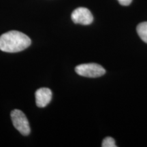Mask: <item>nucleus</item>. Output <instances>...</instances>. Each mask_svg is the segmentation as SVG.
I'll list each match as a JSON object with an SVG mask.
<instances>
[{"instance_id":"f257e3e1","label":"nucleus","mask_w":147,"mask_h":147,"mask_svg":"<svg viewBox=\"0 0 147 147\" xmlns=\"http://www.w3.org/2000/svg\"><path fill=\"white\" fill-rule=\"evenodd\" d=\"M32 44L27 35L18 31H10L0 36V50L5 53L24 51Z\"/></svg>"},{"instance_id":"f03ea898","label":"nucleus","mask_w":147,"mask_h":147,"mask_svg":"<svg viewBox=\"0 0 147 147\" xmlns=\"http://www.w3.org/2000/svg\"><path fill=\"white\" fill-rule=\"evenodd\" d=\"M75 71L80 76L87 78H97L105 74L106 70L97 63H84L77 65Z\"/></svg>"},{"instance_id":"7ed1b4c3","label":"nucleus","mask_w":147,"mask_h":147,"mask_svg":"<svg viewBox=\"0 0 147 147\" xmlns=\"http://www.w3.org/2000/svg\"><path fill=\"white\" fill-rule=\"evenodd\" d=\"M11 119L16 129L23 136H28L31 132L28 119L21 110H13L11 112Z\"/></svg>"},{"instance_id":"20e7f679","label":"nucleus","mask_w":147,"mask_h":147,"mask_svg":"<svg viewBox=\"0 0 147 147\" xmlns=\"http://www.w3.org/2000/svg\"><path fill=\"white\" fill-rule=\"evenodd\" d=\"M72 21L76 24L88 25L93 21V16L89 9L80 7L72 12L71 15Z\"/></svg>"},{"instance_id":"39448f33","label":"nucleus","mask_w":147,"mask_h":147,"mask_svg":"<svg viewBox=\"0 0 147 147\" xmlns=\"http://www.w3.org/2000/svg\"><path fill=\"white\" fill-rule=\"evenodd\" d=\"M52 91L48 88H40L36 91V102L38 107L45 108L49 103L52 99Z\"/></svg>"},{"instance_id":"423d86ee","label":"nucleus","mask_w":147,"mask_h":147,"mask_svg":"<svg viewBox=\"0 0 147 147\" xmlns=\"http://www.w3.org/2000/svg\"><path fill=\"white\" fill-rule=\"evenodd\" d=\"M136 30L140 38L147 43V22L140 23L137 26Z\"/></svg>"},{"instance_id":"0eeeda50","label":"nucleus","mask_w":147,"mask_h":147,"mask_svg":"<svg viewBox=\"0 0 147 147\" xmlns=\"http://www.w3.org/2000/svg\"><path fill=\"white\" fill-rule=\"evenodd\" d=\"M102 147H116L115 141L113 138L107 137L104 139L102 144Z\"/></svg>"},{"instance_id":"6e6552de","label":"nucleus","mask_w":147,"mask_h":147,"mask_svg":"<svg viewBox=\"0 0 147 147\" xmlns=\"http://www.w3.org/2000/svg\"><path fill=\"white\" fill-rule=\"evenodd\" d=\"M118 1L121 5H129L131 3L132 0H118Z\"/></svg>"}]
</instances>
